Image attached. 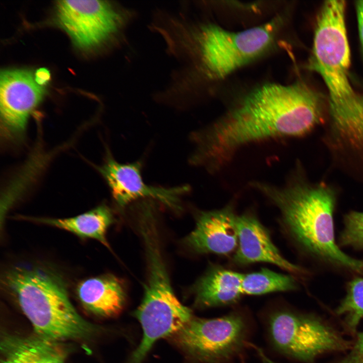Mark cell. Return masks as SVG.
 <instances>
[{"mask_svg":"<svg viewBox=\"0 0 363 363\" xmlns=\"http://www.w3.org/2000/svg\"><path fill=\"white\" fill-rule=\"evenodd\" d=\"M326 111L324 97L302 81L290 85L266 83L192 133L194 149L190 161L216 173L246 146L311 133L324 122Z\"/></svg>","mask_w":363,"mask_h":363,"instance_id":"1","label":"cell"},{"mask_svg":"<svg viewBox=\"0 0 363 363\" xmlns=\"http://www.w3.org/2000/svg\"><path fill=\"white\" fill-rule=\"evenodd\" d=\"M280 20L240 32L227 31L211 23L194 21L185 5L177 12L160 17L155 32L166 51L183 64L176 70L189 86L202 78L222 79L265 52L272 44Z\"/></svg>","mask_w":363,"mask_h":363,"instance_id":"2","label":"cell"},{"mask_svg":"<svg viewBox=\"0 0 363 363\" xmlns=\"http://www.w3.org/2000/svg\"><path fill=\"white\" fill-rule=\"evenodd\" d=\"M249 186L277 207L288 231L309 254L331 266L363 275V260L348 256L335 241L337 193L333 187L310 182L299 163L282 185L253 180Z\"/></svg>","mask_w":363,"mask_h":363,"instance_id":"3","label":"cell"},{"mask_svg":"<svg viewBox=\"0 0 363 363\" xmlns=\"http://www.w3.org/2000/svg\"><path fill=\"white\" fill-rule=\"evenodd\" d=\"M1 285L17 302L36 335L58 342L92 332L71 302L63 279L49 268L11 267L2 274Z\"/></svg>","mask_w":363,"mask_h":363,"instance_id":"4","label":"cell"},{"mask_svg":"<svg viewBox=\"0 0 363 363\" xmlns=\"http://www.w3.org/2000/svg\"><path fill=\"white\" fill-rule=\"evenodd\" d=\"M137 16L134 9L106 1H59L55 8L57 23L84 50L126 44Z\"/></svg>","mask_w":363,"mask_h":363,"instance_id":"5","label":"cell"},{"mask_svg":"<svg viewBox=\"0 0 363 363\" xmlns=\"http://www.w3.org/2000/svg\"><path fill=\"white\" fill-rule=\"evenodd\" d=\"M350 51L345 21L338 17L319 21L315 27L309 68L322 78L328 92V110L352 108L363 101L349 76Z\"/></svg>","mask_w":363,"mask_h":363,"instance_id":"6","label":"cell"},{"mask_svg":"<svg viewBox=\"0 0 363 363\" xmlns=\"http://www.w3.org/2000/svg\"><path fill=\"white\" fill-rule=\"evenodd\" d=\"M244 318L233 313L213 319L193 317L174 335L177 345L193 358L205 363H224L247 343Z\"/></svg>","mask_w":363,"mask_h":363,"instance_id":"7","label":"cell"},{"mask_svg":"<svg viewBox=\"0 0 363 363\" xmlns=\"http://www.w3.org/2000/svg\"><path fill=\"white\" fill-rule=\"evenodd\" d=\"M271 342L279 351L305 361L324 352L344 350L351 344L332 328L311 317L288 311L274 313L269 320Z\"/></svg>","mask_w":363,"mask_h":363,"instance_id":"8","label":"cell"},{"mask_svg":"<svg viewBox=\"0 0 363 363\" xmlns=\"http://www.w3.org/2000/svg\"><path fill=\"white\" fill-rule=\"evenodd\" d=\"M45 94L35 75L26 69H7L1 72V132L8 141L24 137L30 115Z\"/></svg>","mask_w":363,"mask_h":363,"instance_id":"9","label":"cell"},{"mask_svg":"<svg viewBox=\"0 0 363 363\" xmlns=\"http://www.w3.org/2000/svg\"><path fill=\"white\" fill-rule=\"evenodd\" d=\"M140 162L122 164L107 153L104 164L98 170L107 183L117 206L124 208L141 199L154 200L176 212L181 210L180 198L190 189L187 186L172 188L146 185L141 174Z\"/></svg>","mask_w":363,"mask_h":363,"instance_id":"10","label":"cell"},{"mask_svg":"<svg viewBox=\"0 0 363 363\" xmlns=\"http://www.w3.org/2000/svg\"><path fill=\"white\" fill-rule=\"evenodd\" d=\"M236 217L230 205L220 209L201 211L194 229L184 243L196 253L229 254L237 247Z\"/></svg>","mask_w":363,"mask_h":363,"instance_id":"11","label":"cell"},{"mask_svg":"<svg viewBox=\"0 0 363 363\" xmlns=\"http://www.w3.org/2000/svg\"><path fill=\"white\" fill-rule=\"evenodd\" d=\"M236 227L238 243L233 256L234 263L240 265L268 263L291 273L304 272L281 255L267 230L253 215H237Z\"/></svg>","mask_w":363,"mask_h":363,"instance_id":"12","label":"cell"},{"mask_svg":"<svg viewBox=\"0 0 363 363\" xmlns=\"http://www.w3.org/2000/svg\"><path fill=\"white\" fill-rule=\"evenodd\" d=\"M76 290L83 307L100 317H108L117 314L125 302L124 282L110 274L84 279L78 284Z\"/></svg>","mask_w":363,"mask_h":363,"instance_id":"13","label":"cell"},{"mask_svg":"<svg viewBox=\"0 0 363 363\" xmlns=\"http://www.w3.org/2000/svg\"><path fill=\"white\" fill-rule=\"evenodd\" d=\"M243 277L244 274L222 267L211 268L193 286L195 305L206 308L236 302L243 294Z\"/></svg>","mask_w":363,"mask_h":363,"instance_id":"14","label":"cell"},{"mask_svg":"<svg viewBox=\"0 0 363 363\" xmlns=\"http://www.w3.org/2000/svg\"><path fill=\"white\" fill-rule=\"evenodd\" d=\"M0 363H65L66 353L57 341L39 336H6L0 345Z\"/></svg>","mask_w":363,"mask_h":363,"instance_id":"15","label":"cell"},{"mask_svg":"<svg viewBox=\"0 0 363 363\" xmlns=\"http://www.w3.org/2000/svg\"><path fill=\"white\" fill-rule=\"evenodd\" d=\"M25 219L67 230L80 237L94 239L110 249L106 234L107 229L113 221V217L111 210L105 205L67 218Z\"/></svg>","mask_w":363,"mask_h":363,"instance_id":"16","label":"cell"},{"mask_svg":"<svg viewBox=\"0 0 363 363\" xmlns=\"http://www.w3.org/2000/svg\"><path fill=\"white\" fill-rule=\"evenodd\" d=\"M296 287V280L292 276L277 273L267 268L244 274L241 282L243 294L249 295L290 291Z\"/></svg>","mask_w":363,"mask_h":363,"instance_id":"17","label":"cell"},{"mask_svg":"<svg viewBox=\"0 0 363 363\" xmlns=\"http://www.w3.org/2000/svg\"><path fill=\"white\" fill-rule=\"evenodd\" d=\"M346 316V323L354 330L363 318V275L354 277L347 285L346 294L336 310Z\"/></svg>","mask_w":363,"mask_h":363,"instance_id":"18","label":"cell"},{"mask_svg":"<svg viewBox=\"0 0 363 363\" xmlns=\"http://www.w3.org/2000/svg\"><path fill=\"white\" fill-rule=\"evenodd\" d=\"M339 246L363 250V212L351 211L344 216Z\"/></svg>","mask_w":363,"mask_h":363,"instance_id":"19","label":"cell"},{"mask_svg":"<svg viewBox=\"0 0 363 363\" xmlns=\"http://www.w3.org/2000/svg\"><path fill=\"white\" fill-rule=\"evenodd\" d=\"M355 7L360 41L363 51V1H357Z\"/></svg>","mask_w":363,"mask_h":363,"instance_id":"20","label":"cell"},{"mask_svg":"<svg viewBox=\"0 0 363 363\" xmlns=\"http://www.w3.org/2000/svg\"><path fill=\"white\" fill-rule=\"evenodd\" d=\"M34 75L36 82L41 86L47 83L50 78L49 72L45 68L37 70Z\"/></svg>","mask_w":363,"mask_h":363,"instance_id":"21","label":"cell"}]
</instances>
